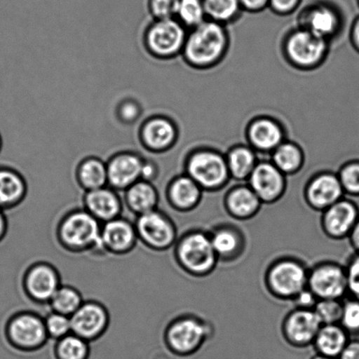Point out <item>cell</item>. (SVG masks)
Segmentation results:
<instances>
[{"label": "cell", "mask_w": 359, "mask_h": 359, "mask_svg": "<svg viewBox=\"0 0 359 359\" xmlns=\"http://www.w3.org/2000/svg\"><path fill=\"white\" fill-rule=\"evenodd\" d=\"M228 45L224 25L207 19L188 31L181 55L194 69H209L224 57Z\"/></svg>", "instance_id": "cell-1"}, {"label": "cell", "mask_w": 359, "mask_h": 359, "mask_svg": "<svg viewBox=\"0 0 359 359\" xmlns=\"http://www.w3.org/2000/svg\"><path fill=\"white\" fill-rule=\"evenodd\" d=\"M188 29L175 18L153 20L143 34V45L152 57L170 60L181 55Z\"/></svg>", "instance_id": "cell-2"}, {"label": "cell", "mask_w": 359, "mask_h": 359, "mask_svg": "<svg viewBox=\"0 0 359 359\" xmlns=\"http://www.w3.org/2000/svg\"><path fill=\"white\" fill-rule=\"evenodd\" d=\"M185 168L186 174L208 191L223 188L231 177L225 156L210 149H199L190 153Z\"/></svg>", "instance_id": "cell-3"}, {"label": "cell", "mask_w": 359, "mask_h": 359, "mask_svg": "<svg viewBox=\"0 0 359 359\" xmlns=\"http://www.w3.org/2000/svg\"><path fill=\"white\" fill-rule=\"evenodd\" d=\"M177 259L187 273L196 276H205L216 267L218 257L209 235L203 231H192L179 242Z\"/></svg>", "instance_id": "cell-4"}, {"label": "cell", "mask_w": 359, "mask_h": 359, "mask_svg": "<svg viewBox=\"0 0 359 359\" xmlns=\"http://www.w3.org/2000/svg\"><path fill=\"white\" fill-rule=\"evenodd\" d=\"M4 333L7 344L23 353L41 349L48 337L45 322L40 316L27 312L11 316Z\"/></svg>", "instance_id": "cell-5"}, {"label": "cell", "mask_w": 359, "mask_h": 359, "mask_svg": "<svg viewBox=\"0 0 359 359\" xmlns=\"http://www.w3.org/2000/svg\"><path fill=\"white\" fill-rule=\"evenodd\" d=\"M288 62L301 69H312L323 62L329 50V41L298 27L287 35L284 44Z\"/></svg>", "instance_id": "cell-6"}, {"label": "cell", "mask_w": 359, "mask_h": 359, "mask_svg": "<svg viewBox=\"0 0 359 359\" xmlns=\"http://www.w3.org/2000/svg\"><path fill=\"white\" fill-rule=\"evenodd\" d=\"M100 222L86 210L75 211L63 218L59 228L60 238L65 246L74 250L104 249Z\"/></svg>", "instance_id": "cell-7"}, {"label": "cell", "mask_w": 359, "mask_h": 359, "mask_svg": "<svg viewBox=\"0 0 359 359\" xmlns=\"http://www.w3.org/2000/svg\"><path fill=\"white\" fill-rule=\"evenodd\" d=\"M309 273L300 262L284 259L273 264L266 273V285L274 297L294 300L308 287Z\"/></svg>", "instance_id": "cell-8"}, {"label": "cell", "mask_w": 359, "mask_h": 359, "mask_svg": "<svg viewBox=\"0 0 359 359\" xmlns=\"http://www.w3.org/2000/svg\"><path fill=\"white\" fill-rule=\"evenodd\" d=\"M209 333L204 323L185 316L168 326L165 334V343L172 353L179 357H189L200 349Z\"/></svg>", "instance_id": "cell-9"}, {"label": "cell", "mask_w": 359, "mask_h": 359, "mask_svg": "<svg viewBox=\"0 0 359 359\" xmlns=\"http://www.w3.org/2000/svg\"><path fill=\"white\" fill-rule=\"evenodd\" d=\"M308 288L318 300H343L348 295L346 267L332 262L319 264L309 273Z\"/></svg>", "instance_id": "cell-10"}, {"label": "cell", "mask_w": 359, "mask_h": 359, "mask_svg": "<svg viewBox=\"0 0 359 359\" xmlns=\"http://www.w3.org/2000/svg\"><path fill=\"white\" fill-rule=\"evenodd\" d=\"M138 135L144 149L153 154H163L177 144L179 131L173 119L166 115L156 114L142 122Z\"/></svg>", "instance_id": "cell-11"}, {"label": "cell", "mask_w": 359, "mask_h": 359, "mask_svg": "<svg viewBox=\"0 0 359 359\" xmlns=\"http://www.w3.org/2000/svg\"><path fill=\"white\" fill-rule=\"evenodd\" d=\"M344 17L336 6L318 2L309 6L300 16V27L316 36L330 41L337 37L344 27Z\"/></svg>", "instance_id": "cell-12"}, {"label": "cell", "mask_w": 359, "mask_h": 359, "mask_svg": "<svg viewBox=\"0 0 359 359\" xmlns=\"http://www.w3.org/2000/svg\"><path fill=\"white\" fill-rule=\"evenodd\" d=\"M135 229L142 241L157 251L171 248L177 238L173 223L156 210L140 215Z\"/></svg>", "instance_id": "cell-13"}, {"label": "cell", "mask_w": 359, "mask_h": 359, "mask_svg": "<svg viewBox=\"0 0 359 359\" xmlns=\"http://www.w3.org/2000/svg\"><path fill=\"white\" fill-rule=\"evenodd\" d=\"M249 187L262 203H273L286 190V175L271 161H259L248 178Z\"/></svg>", "instance_id": "cell-14"}, {"label": "cell", "mask_w": 359, "mask_h": 359, "mask_svg": "<svg viewBox=\"0 0 359 359\" xmlns=\"http://www.w3.org/2000/svg\"><path fill=\"white\" fill-rule=\"evenodd\" d=\"M322 325L314 309L298 308L285 319L283 335L290 346L307 347L314 343Z\"/></svg>", "instance_id": "cell-15"}, {"label": "cell", "mask_w": 359, "mask_h": 359, "mask_svg": "<svg viewBox=\"0 0 359 359\" xmlns=\"http://www.w3.org/2000/svg\"><path fill=\"white\" fill-rule=\"evenodd\" d=\"M323 212V232L332 239L349 237L359 219V208L357 203L346 197L332 204Z\"/></svg>", "instance_id": "cell-16"}, {"label": "cell", "mask_w": 359, "mask_h": 359, "mask_svg": "<svg viewBox=\"0 0 359 359\" xmlns=\"http://www.w3.org/2000/svg\"><path fill=\"white\" fill-rule=\"evenodd\" d=\"M110 318L103 306L96 302H84L70 316L72 333L84 340L94 341L103 336Z\"/></svg>", "instance_id": "cell-17"}, {"label": "cell", "mask_w": 359, "mask_h": 359, "mask_svg": "<svg viewBox=\"0 0 359 359\" xmlns=\"http://www.w3.org/2000/svg\"><path fill=\"white\" fill-rule=\"evenodd\" d=\"M144 157L133 151H122L107 161L108 184L116 190H126L140 181Z\"/></svg>", "instance_id": "cell-18"}, {"label": "cell", "mask_w": 359, "mask_h": 359, "mask_svg": "<svg viewBox=\"0 0 359 359\" xmlns=\"http://www.w3.org/2000/svg\"><path fill=\"white\" fill-rule=\"evenodd\" d=\"M346 196L339 175L323 172L315 175L305 189V198L313 210L323 211Z\"/></svg>", "instance_id": "cell-19"}, {"label": "cell", "mask_w": 359, "mask_h": 359, "mask_svg": "<svg viewBox=\"0 0 359 359\" xmlns=\"http://www.w3.org/2000/svg\"><path fill=\"white\" fill-rule=\"evenodd\" d=\"M61 287L60 274L48 264L31 267L24 278V287L31 298L37 302H49Z\"/></svg>", "instance_id": "cell-20"}, {"label": "cell", "mask_w": 359, "mask_h": 359, "mask_svg": "<svg viewBox=\"0 0 359 359\" xmlns=\"http://www.w3.org/2000/svg\"><path fill=\"white\" fill-rule=\"evenodd\" d=\"M246 135L252 149L260 152H273L286 140L283 126L276 119L266 116L253 119Z\"/></svg>", "instance_id": "cell-21"}, {"label": "cell", "mask_w": 359, "mask_h": 359, "mask_svg": "<svg viewBox=\"0 0 359 359\" xmlns=\"http://www.w3.org/2000/svg\"><path fill=\"white\" fill-rule=\"evenodd\" d=\"M136 229L128 221L115 218L102 228L101 239L105 250L111 253H126L135 246Z\"/></svg>", "instance_id": "cell-22"}, {"label": "cell", "mask_w": 359, "mask_h": 359, "mask_svg": "<svg viewBox=\"0 0 359 359\" xmlns=\"http://www.w3.org/2000/svg\"><path fill=\"white\" fill-rule=\"evenodd\" d=\"M83 197L88 212L98 221L108 222L115 219L121 212V201L114 189L104 187L86 191Z\"/></svg>", "instance_id": "cell-23"}, {"label": "cell", "mask_w": 359, "mask_h": 359, "mask_svg": "<svg viewBox=\"0 0 359 359\" xmlns=\"http://www.w3.org/2000/svg\"><path fill=\"white\" fill-rule=\"evenodd\" d=\"M27 192V184L22 175L14 168L0 166V210L13 209Z\"/></svg>", "instance_id": "cell-24"}, {"label": "cell", "mask_w": 359, "mask_h": 359, "mask_svg": "<svg viewBox=\"0 0 359 359\" xmlns=\"http://www.w3.org/2000/svg\"><path fill=\"white\" fill-rule=\"evenodd\" d=\"M202 196V188L187 174L178 175L168 184V199L179 210H193L198 205Z\"/></svg>", "instance_id": "cell-25"}, {"label": "cell", "mask_w": 359, "mask_h": 359, "mask_svg": "<svg viewBox=\"0 0 359 359\" xmlns=\"http://www.w3.org/2000/svg\"><path fill=\"white\" fill-rule=\"evenodd\" d=\"M224 204L231 216L245 220L259 212L262 202L249 186L241 185L231 189Z\"/></svg>", "instance_id": "cell-26"}, {"label": "cell", "mask_w": 359, "mask_h": 359, "mask_svg": "<svg viewBox=\"0 0 359 359\" xmlns=\"http://www.w3.org/2000/svg\"><path fill=\"white\" fill-rule=\"evenodd\" d=\"M350 341V335L339 325H322L315 339L316 353L337 359Z\"/></svg>", "instance_id": "cell-27"}, {"label": "cell", "mask_w": 359, "mask_h": 359, "mask_svg": "<svg viewBox=\"0 0 359 359\" xmlns=\"http://www.w3.org/2000/svg\"><path fill=\"white\" fill-rule=\"evenodd\" d=\"M77 183L86 191L104 188L108 184L107 161L97 156H88L76 168Z\"/></svg>", "instance_id": "cell-28"}, {"label": "cell", "mask_w": 359, "mask_h": 359, "mask_svg": "<svg viewBox=\"0 0 359 359\" xmlns=\"http://www.w3.org/2000/svg\"><path fill=\"white\" fill-rule=\"evenodd\" d=\"M225 158L231 177L237 181L248 180L259 163L255 150L251 146L238 145L231 147Z\"/></svg>", "instance_id": "cell-29"}, {"label": "cell", "mask_w": 359, "mask_h": 359, "mask_svg": "<svg viewBox=\"0 0 359 359\" xmlns=\"http://www.w3.org/2000/svg\"><path fill=\"white\" fill-rule=\"evenodd\" d=\"M126 200L133 212L142 215L156 209L159 195L152 182L140 180L126 189Z\"/></svg>", "instance_id": "cell-30"}, {"label": "cell", "mask_w": 359, "mask_h": 359, "mask_svg": "<svg viewBox=\"0 0 359 359\" xmlns=\"http://www.w3.org/2000/svg\"><path fill=\"white\" fill-rule=\"evenodd\" d=\"M271 161L285 175H294L297 173L304 165V151L297 143L284 140L273 151Z\"/></svg>", "instance_id": "cell-31"}, {"label": "cell", "mask_w": 359, "mask_h": 359, "mask_svg": "<svg viewBox=\"0 0 359 359\" xmlns=\"http://www.w3.org/2000/svg\"><path fill=\"white\" fill-rule=\"evenodd\" d=\"M210 237L218 259H232L238 255L242 246L238 232L230 227L217 229Z\"/></svg>", "instance_id": "cell-32"}, {"label": "cell", "mask_w": 359, "mask_h": 359, "mask_svg": "<svg viewBox=\"0 0 359 359\" xmlns=\"http://www.w3.org/2000/svg\"><path fill=\"white\" fill-rule=\"evenodd\" d=\"M208 20L227 24L237 19L242 7L239 0H203Z\"/></svg>", "instance_id": "cell-33"}, {"label": "cell", "mask_w": 359, "mask_h": 359, "mask_svg": "<svg viewBox=\"0 0 359 359\" xmlns=\"http://www.w3.org/2000/svg\"><path fill=\"white\" fill-rule=\"evenodd\" d=\"M90 354L89 342L75 334L59 339L54 349L55 359H89Z\"/></svg>", "instance_id": "cell-34"}, {"label": "cell", "mask_w": 359, "mask_h": 359, "mask_svg": "<svg viewBox=\"0 0 359 359\" xmlns=\"http://www.w3.org/2000/svg\"><path fill=\"white\" fill-rule=\"evenodd\" d=\"M83 297L76 288L70 286H61L51 298L53 311L59 314L72 316L83 304Z\"/></svg>", "instance_id": "cell-35"}, {"label": "cell", "mask_w": 359, "mask_h": 359, "mask_svg": "<svg viewBox=\"0 0 359 359\" xmlns=\"http://www.w3.org/2000/svg\"><path fill=\"white\" fill-rule=\"evenodd\" d=\"M175 18L188 31L199 26L207 20L203 0H179Z\"/></svg>", "instance_id": "cell-36"}, {"label": "cell", "mask_w": 359, "mask_h": 359, "mask_svg": "<svg viewBox=\"0 0 359 359\" xmlns=\"http://www.w3.org/2000/svg\"><path fill=\"white\" fill-rule=\"evenodd\" d=\"M343 309L344 301L334 299L318 300L313 308L323 325H340Z\"/></svg>", "instance_id": "cell-37"}, {"label": "cell", "mask_w": 359, "mask_h": 359, "mask_svg": "<svg viewBox=\"0 0 359 359\" xmlns=\"http://www.w3.org/2000/svg\"><path fill=\"white\" fill-rule=\"evenodd\" d=\"M346 196L359 197V161L344 163L337 171Z\"/></svg>", "instance_id": "cell-38"}, {"label": "cell", "mask_w": 359, "mask_h": 359, "mask_svg": "<svg viewBox=\"0 0 359 359\" xmlns=\"http://www.w3.org/2000/svg\"><path fill=\"white\" fill-rule=\"evenodd\" d=\"M340 325L346 330L350 337H359V300L348 297L344 301Z\"/></svg>", "instance_id": "cell-39"}, {"label": "cell", "mask_w": 359, "mask_h": 359, "mask_svg": "<svg viewBox=\"0 0 359 359\" xmlns=\"http://www.w3.org/2000/svg\"><path fill=\"white\" fill-rule=\"evenodd\" d=\"M48 335L51 339H61L72 332V322L68 316L54 312L48 316L45 321Z\"/></svg>", "instance_id": "cell-40"}, {"label": "cell", "mask_w": 359, "mask_h": 359, "mask_svg": "<svg viewBox=\"0 0 359 359\" xmlns=\"http://www.w3.org/2000/svg\"><path fill=\"white\" fill-rule=\"evenodd\" d=\"M179 0H147V9L154 20L172 19L177 13Z\"/></svg>", "instance_id": "cell-41"}, {"label": "cell", "mask_w": 359, "mask_h": 359, "mask_svg": "<svg viewBox=\"0 0 359 359\" xmlns=\"http://www.w3.org/2000/svg\"><path fill=\"white\" fill-rule=\"evenodd\" d=\"M348 295L359 300V253L351 257L346 266Z\"/></svg>", "instance_id": "cell-42"}, {"label": "cell", "mask_w": 359, "mask_h": 359, "mask_svg": "<svg viewBox=\"0 0 359 359\" xmlns=\"http://www.w3.org/2000/svg\"><path fill=\"white\" fill-rule=\"evenodd\" d=\"M117 115L119 121L125 124H132L142 115V107L135 100L128 98L118 105Z\"/></svg>", "instance_id": "cell-43"}, {"label": "cell", "mask_w": 359, "mask_h": 359, "mask_svg": "<svg viewBox=\"0 0 359 359\" xmlns=\"http://www.w3.org/2000/svg\"><path fill=\"white\" fill-rule=\"evenodd\" d=\"M302 0H269V7L277 14L287 15L294 13Z\"/></svg>", "instance_id": "cell-44"}, {"label": "cell", "mask_w": 359, "mask_h": 359, "mask_svg": "<svg viewBox=\"0 0 359 359\" xmlns=\"http://www.w3.org/2000/svg\"><path fill=\"white\" fill-rule=\"evenodd\" d=\"M160 168L156 161L151 159H146L144 158L142 168V177L140 180L152 182L156 180L159 175Z\"/></svg>", "instance_id": "cell-45"}, {"label": "cell", "mask_w": 359, "mask_h": 359, "mask_svg": "<svg viewBox=\"0 0 359 359\" xmlns=\"http://www.w3.org/2000/svg\"><path fill=\"white\" fill-rule=\"evenodd\" d=\"M242 10L250 13L262 12L266 7H269V0H239Z\"/></svg>", "instance_id": "cell-46"}, {"label": "cell", "mask_w": 359, "mask_h": 359, "mask_svg": "<svg viewBox=\"0 0 359 359\" xmlns=\"http://www.w3.org/2000/svg\"><path fill=\"white\" fill-rule=\"evenodd\" d=\"M294 301L297 302L299 308L313 309L316 302H318V299H316L315 295L313 294L311 291L307 287L294 299Z\"/></svg>", "instance_id": "cell-47"}, {"label": "cell", "mask_w": 359, "mask_h": 359, "mask_svg": "<svg viewBox=\"0 0 359 359\" xmlns=\"http://www.w3.org/2000/svg\"><path fill=\"white\" fill-rule=\"evenodd\" d=\"M337 359H359V339H350Z\"/></svg>", "instance_id": "cell-48"}, {"label": "cell", "mask_w": 359, "mask_h": 359, "mask_svg": "<svg viewBox=\"0 0 359 359\" xmlns=\"http://www.w3.org/2000/svg\"><path fill=\"white\" fill-rule=\"evenodd\" d=\"M351 41L354 48L359 51V14L355 18L351 28Z\"/></svg>", "instance_id": "cell-49"}, {"label": "cell", "mask_w": 359, "mask_h": 359, "mask_svg": "<svg viewBox=\"0 0 359 359\" xmlns=\"http://www.w3.org/2000/svg\"><path fill=\"white\" fill-rule=\"evenodd\" d=\"M348 238L350 239L351 245L353 246L355 253H359V219L356 224H355Z\"/></svg>", "instance_id": "cell-50"}, {"label": "cell", "mask_w": 359, "mask_h": 359, "mask_svg": "<svg viewBox=\"0 0 359 359\" xmlns=\"http://www.w3.org/2000/svg\"><path fill=\"white\" fill-rule=\"evenodd\" d=\"M8 231V221L3 210H0V243L6 237Z\"/></svg>", "instance_id": "cell-51"}, {"label": "cell", "mask_w": 359, "mask_h": 359, "mask_svg": "<svg viewBox=\"0 0 359 359\" xmlns=\"http://www.w3.org/2000/svg\"><path fill=\"white\" fill-rule=\"evenodd\" d=\"M311 359H335L330 357L323 356V355L316 353L314 357Z\"/></svg>", "instance_id": "cell-52"}, {"label": "cell", "mask_w": 359, "mask_h": 359, "mask_svg": "<svg viewBox=\"0 0 359 359\" xmlns=\"http://www.w3.org/2000/svg\"><path fill=\"white\" fill-rule=\"evenodd\" d=\"M2 147H3V139H2L1 133H0V152H1Z\"/></svg>", "instance_id": "cell-53"}, {"label": "cell", "mask_w": 359, "mask_h": 359, "mask_svg": "<svg viewBox=\"0 0 359 359\" xmlns=\"http://www.w3.org/2000/svg\"><path fill=\"white\" fill-rule=\"evenodd\" d=\"M355 1H356V6H357L358 8L359 9V0H355Z\"/></svg>", "instance_id": "cell-54"}]
</instances>
